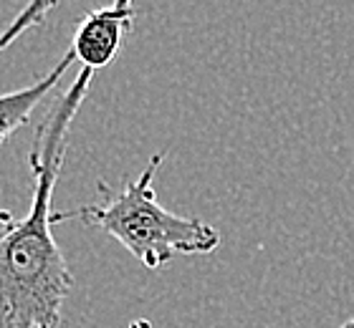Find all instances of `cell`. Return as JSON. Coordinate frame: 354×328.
I'll return each mask as SVG.
<instances>
[{"instance_id":"obj_1","label":"cell","mask_w":354,"mask_h":328,"mask_svg":"<svg viewBox=\"0 0 354 328\" xmlns=\"http://www.w3.org/2000/svg\"><path fill=\"white\" fill-rule=\"evenodd\" d=\"M94 71L82 68L53 102L30 149L33 197L28 215L0 230V328H61L74 273L53 238V190L66 157L71 122L88 94Z\"/></svg>"},{"instance_id":"obj_2","label":"cell","mask_w":354,"mask_h":328,"mask_svg":"<svg viewBox=\"0 0 354 328\" xmlns=\"http://www.w3.org/2000/svg\"><path fill=\"white\" fill-rule=\"evenodd\" d=\"M162 162L165 154H152L140 177L127 182L122 192H114L104 180H99L96 190L102 195V202L56 212V222L76 218L84 225L111 235L147 270L167 268L180 255L213 253L221 245V233L210 222L180 218L157 200L155 175Z\"/></svg>"},{"instance_id":"obj_3","label":"cell","mask_w":354,"mask_h":328,"mask_svg":"<svg viewBox=\"0 0 354 328\" xmlns=\"http://www.w3.org/2000/svg\"><path fill=\"white\" fill-rule=\"evenodd\" d=\"M137 8L134 0H111V6L96 8L76 21L71 48L82 68H106L122 51L124 36L132 30Z\"/></svg>"},{"instance_id":"obj_4","label":"cell","mask_w":354,"mask_h":328,"mask_svg":"<svg viewBox=\"0 0 354 328\" xmlns=\"http://www.w3.org/2000/svg\"><path fill=\"white\" fill-rule=\"evenodd\" d=\"M74 61H76L74 53L66 51L64 59L53 66L44 79H38L36 84H30V86H26V88H18V91L0 94V144H6L15 131L28 124V119L33 117V111L41 106V102L51 94L53 88L59 86V81L64 79V73L71 68Z\"/></svg>"},{"instance_id":"obj_5","label":"cell","mask_w":354,"mask_h":328,"mask_svg":"<svg viewBox=\"0 0 354 328\" xmlns=\"http://www.w3.org/2000/svg\"><path fill=\"white\" fill-rule=\"evenodd\" d=\"M56 6H59V0H28V6L0 30V51H6L15 41H21L23 33H28L30 28L41 26L46 21V15L51 13Z\"/></svg>"},{"instance_id":"obj_6","label":"cell","mask_w":354,"mask_h":328,"mask_svg":"<svg viewBox=\"0 0 354 328\" xmlns=\"http://www.w3.org/2000/svg\"><path fill=\"white\" fill-rule=\"evenodd\" d=\"M132 328H152V326H149V321H145V318H142V321H134ZM337 328H354V318H352V321H347V323H342V326H337Z\"/></svg>"},{"instance_id":"obj_7","label":"cell","mask_w":354,"mask_h":328,"mask_svg":"<svg viewBox=\"0 0 354 328\" xmlns=\"http://www.w3.org/2000/svg\"><path fill=\"white\" fill-rule=\"evenodd\" d=\"M10 220H13V215H10V212L0 210V222H10Z\"/></svg>"},{"instance_id":"obj_8","label":"cell","mask_w":354,"mask_h":328,"mask_svg":"<svg viewBox=\"0 0 354 328\" xmlns=\"http://www.w3.org/2000/svg\"><path fill=\"white\" fill-rule=\"evenodd\" d=\"M10 222H13V220H10ZM10 222H0V230H3L6 225H10Z\"/></svg>"}]
</instances>
